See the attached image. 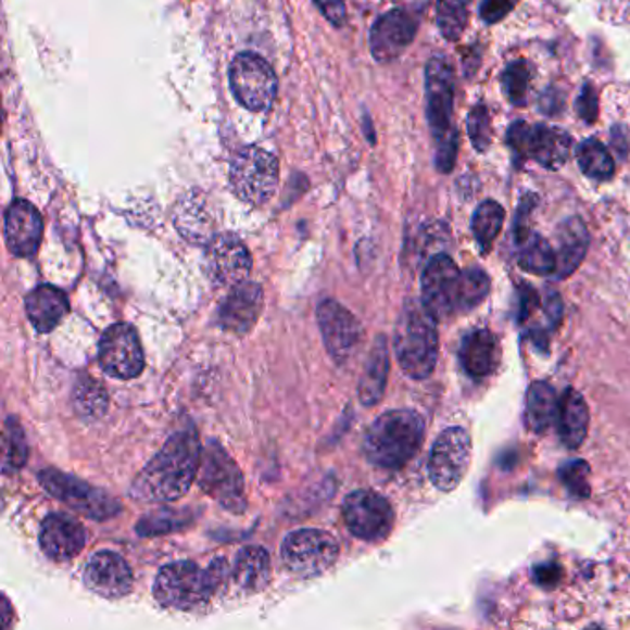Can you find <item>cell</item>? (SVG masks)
<instances>
[{
	"mask_svg": "<svg viewBox=\"0 0 630 630\" xmlns=\"http://www.w3.org/2000/svg\"><path fill=\"white\" fill-rule=\"evenodd\" d=\"M202 461L194 429L173 434L161 452L137 476L131 494L149 503H171L189 492Z\"/></svg>",
	"mask_w": 630,
	"mask_h": 630,
	"instance_id": "6da1fadb",
	"label": "cell"
},
{
	"mask_svg": "<svg viewBox=\"0 0 630 630\" xmlns=\"http://www.w3.org/2000/svg\"><path fill=\"white\" fill-rule=\"evenodd\" d=\"M426 424L420 414L407 408L381 414L366 431L363 452L377 468H403L420 450Z\"/></svg>",
	"mask_w": 630,
	"mask_h": 630,
	"instance_id": "7a4b0ae2",
	"label": "cell"
},
{
	"mask_svg": "<svg viewBox=\"0 0 630 630\" xmlns=\"http://www.w3.org/2000/svg\"><path fill=\"white\" fill-rule=\"evenodd\" d=\"M395 357L411 379L431 376L439 361L437 318L421 300H408L395 324Z\"/></svg>",
	"mask_w": 630,
	"mask_h": 630,
	"instance_id": "3957f363",
	"label": "cell"
},
{
	"mask_svg": "<svg viewBox=\"0 0 630 630\" xmlns=\"http://www.w3.org/2000/svg\"><path fill=\"white\" fill-rule=\"evenodd\" d=\"M226 563L217 560L207 571L189 560L173 563L161 569L154 582L158 603L173 610H192L210 600L223 581Z\"/></svg>",
	"mask_w": 630,
	"mask_h": 630,
	"instance_id": "277c9868",
	"label": "cell"
},
{
	"mask_svg": "<svg viewBox=\"0 0 630 630\" xmlns=\"http://www.w3.org/2000/svg\"><path fill=\"white\" fill-rule=\"evenodd\" d=\"M427 118L439 144L437 165L442 173H450L457 154V136L452 128L453 94L455 76L445 58H433L427 63Z\"/></svg>",
	"mask_w": 630,
	"mask_h": 630,
	"instance_id": "5b68a950",
	"label": "cell"
},
{
	"mask_svg": "<svg viewBox=\"0 0 630 630\" xmlns=\"http://www.w3.org/2000/svg\"><path fill=\"white\" fill-rule=\"evenodd\" d=\"M198 484L229 513L242 514L247 511V492L241 468L215 440L205 445L202 452Z\"/></svg>",
	"mask_w": 630,
	"mask_h": 630,
	"instance_id": "8992f818",
	"label": "cell"
},
{
	"mask_svg": "<svg viewBox=\"0 0 630 630\" xmlns=\"http://www.w3.org/2000/svg\"><path fill=\"white\" fill-rule=\"evenodd\" d=\"M278 179V160L260 147H247L231 160L229 184L244 204L265 205L274 197Z\"/></svg>",
	"mask_w": 630,
	"mask_h": 630,
	"instance_id": "52a82bcc",
	"label": "cell"
},
{
	"mask_svg": "<svg viewBox=\"0 0 630 630\" xmlns=\"http://www.w3.org/2000/svg\"><path fill=\"white\" fill-rule=\"evenodd\" d=\"M281 556L291 574L310 579L328 571L337 563L339 544L329 532L320 529H302L285 538Z\"/></svg>",
	"mask_w": 630,
	"mask_h": 630,
	"instance_id": "ba28073f",
	"label": "cell"
},
{
	"mask_svg": "<svg viewBox=\"0 0 630 630\" xmlns=\"http://www.w3.org/2000/svg\"><path fill=\"white\" fill-rule=\"evenodd\" d=\"M508 144L516 160H534L545 168L563 167L571 154L568 131L545 124H514L508 130Z\"/></svg>",
	"mask_w": 630,
	"mask_h": 630,
	"instance_id": "9c48e42d",
	"label": "cell"
},
{
	"mask_svg": "<svg viewBox=\"0 0 630 630\" xmlns=\"http://www.w3.org/2000/svg\"><path fill=\"white\" fill-rule=\"evenodd\" d=\"M229 86L247 110L263 112L278 94V78L270 63L254 52H242L229 67Z\"/></svg>",
	"mask_w": 630,
	"mask_h": 630,
	"instance_id": "30bf717a",
	"label": "cell"
},
{
	"mask_svg": "<svg viewBox=\"0 0 630 630\" xmlns=\"http://www.w3.org/2000/svg\"><path fill=\"white\" fill-rule=\"evenodd\" d=\"M39 481L50 495H54L56 500L62 501L76 513L84 514L87 518L102 521V519L113 518L121 511V503L113 500V495L62 471L47 468L39 474Z\"/></svg>",
	"mask_w": 630,
	"mask_h": 630,
	"instance_id": "8fae6325",
	"label": "cell"
},
{
	"mask_svg": "<svg viewBox=\"0 0 630 630\" xmlns=\"http://www.w3.org/2000/svg\"><path fill=\"white\" fill-rule=\"evenodd\" d=\"M471 439L463 427H450L440 434L429 457V477L437 489L452 492L470 468Z\"/></svg>",
	"mask_w": 630,
	"mask_h": 630,
	"instance_id": "7c38bea8",
	"label": "cell"
},
{
	"mask_svg": "<svg viewBox=\"0 0 630 630\" xmlns=\"http://www.w3.org/2000/svg\"><path fill=\"white\" fill-rule=\"evenodd\" d=\"M342 514L353 537L366 542H379L389 537L394 513L389 501L374 490H355L348 494Z\"/></svg>",
	"mask_w": 630,
	"mask_h": 630,
	"instance_id": "4fadbf2b",
	"label": "cell"
},
{
	"mask_svg": "<svg viewBox=\"0 0 630 630\" xmlns=\"http://www.w3.org/2000/svg\"><path fill=\"white\" fill-rule=\"evenodd\" d=\"M463 273L448 255H434L421 276V302L437 320H445L458 313Z\"/></svg>",
	"mask_w": 630,
	"mask_h": 630,
	"instance_id": "5bb4252c",
	"label": "cell"
},
{
	"mask_svg": "<svg viewBox=\"0 0 630 630\" xmlns=\"http://www.w3.org/2000/svg\"><path fill=\"white\" fill-rule=\"evenodd\" d=\"M100 366L115 379H134L144 370V353L136 329L128 324H113L100 339Z\"/></svg>",
	"mask_w": 630,
	"mask_h": 630,
	"instance_id": "9a60e30c",
	"label": "cell"
},
{
	"mask_svg": "<svg viewBox=\"0 0 630 630\" xmlns=\"http://www.w3.org/2000/svg\"><path fill=\"white\" fill-rule=\"evenodd\" d=\"M316 316L324 346L337 365H346L353 353H357L363 340V328L357 318L335 300H324L318 305Z\"/></svg>",
	"mask_w": 630,
	"mask_h": 630,
	"instance_id": "2e32d148",
	"label": "cell"
},
{
	"mask_svg": "<svg viewBox=\"0 0 630 630\" xmlns=\"http://www.w3.org/2000/svg\"><path fill=\"white\" fill-rule=\"evenodd\" d=\"M207 274L220 287L247 281L252 273V255L239 237L231 234L217 236L207 244Z\"/></svg>",
	"mask_w": 630,
	"mask_h": 630,
	"instance_id": "e0dca14e",
	"label": "cell"
},
{
	"mask_svg": "<svg viewBox=\"0 0 630 630\" xmlns=\"http://www.w3.org/2000/svg\"><path fill=\"white\" fill-rule=\"evenodd\" d=\"M84 582L100 597L118 600L131 592L134 574L123 556L113 551H100L87 563Z\"/></svg>",
	"mask_w": 630,
	"mask_h": 630,
	"instance_id": "ac0fdd59",
	"label": "cell"
},
{
	"mask_svg": "<svg viewBox=\"0 0 630 630\" xmlns=\"http://www.w3.org/2000/svg\"><path fill=\"white\" fill-rule=\"evenodd\" d=\"M263 311V289L254 281L234 285L231 291L220 302L218 322L224 331L247 335L254 329Z\"/></svg>",
	"mask_w": 630,
	"mask_h": 630,
	"instance_id": "d6986e66",
	"label": "cell"
},
{
	"mask_svg": "<svg viewBox=\"0 0 630 630\" xmlns=\"http://www.w3.org/2000/svg\"><path fill=\"white\" fill-rule=\"evenodd\" d=\"M416 36V21L405 10H392L377 21L370 32L371 54L377 62H392L402 56Z\"/></svg>",
	"mask_w": 630,
	"mask_h": 630,
	"instance_id": "ffe728a7",
	"label": "cell"
},
{
	"mask_svg": "<svg viewBox=\"0 0 630 630\" xmlns=\"http://www.w3.org/2000/svg\"><path fill=\"white\" fill-rule=\"evenodd\" d=\"M4 234L8 248L13 255L30 257L38 252L43 236V218L30 202L15 200L7 211Z\"/></svg>",
	"mask_w": 630,
	"mask_h": 630,
	"instance_id": "44dd1931",
	"label": "cell"
},
{
	"mask_svg": "<svg viewBox=\"0 0 630 630\" xmlns=\"http://www.w3.org/2000/svg\"><path fill=\"white\" fill-rule=\"evenodd\" d=\"M39 544L52 560H71L80 555L86 545L84 527L67 514H50L41 524Z\"/></svg>",
	"mask_w": 630,
	"mask_h": 630,
	"instance_id": "7402d4cb",
	"label": "cell"
},
{
	"mask_svg": "<svg viewBox=\"0 0 630 630\" xmlns=\"http://www.w3.org/2000/svg\"><path fill=\"white\" fill-rule=\"evenodd\" d=\"M174 224L179 234L194 244H210L215 239V218L202 192H189L179 202Z\"/></svg>",
	"mask_w": 630,
	"mask_h": 630,
	"instance_id": "603a6c76",
	"label": "cell"
},
{
	"mask_svg": "<svg viewBox=\"0 0 630 630\" xmlns=\"http://www.w3.org/2000/svg\"><path fill=\"white\" fill-rule=\"evenodd\" d=\"M26 315L39 333H50L68 313L65 292L54 285H41L26 297Z\"/></svg>",
	"mask_w": 630,
	"mask_h": 630,
	"instance_id": "cb8c5ba5",
	"label": "cell"
},
{
	"mask_svg": "<svg viewBox=\"0 0 630 630\" xmlns=\"http://www.w3.org/2000/svg\"><path fill=\"white\" fill-rule=\"evenodd\" d=\"M461 363L471 377L494 374L501 363L500 340L489 329L474 331L463 340Z\"/></svg>",
	"mask_w": 630,
	"mask_h": 630,
	"instance_id": "d4e9b609",
	"label": "cell"
},
{
	"mask_svg": "<svg viewBox=\"0 0 630 630\" xmlns=\"http://www.w3.org/2000/svg\"><path fill=\"white\" fill-rule=\"evenodd\" d=\"M588 250V229L579 218H569L558 228L556 270L558 279L568 278L579 268Z\"/></svg>",
	"mask_w": 630,
	"mask_h": 630,
	"instance_id": "484cf974",
	"label": "cell"
},
{
	"mask_svg": "<svg viewBox=\"0 0 630 630\" xmlns=\"http://www.w3.org/2000/svg\"><path fill=\"white\" fill-rule=\"evenodd\" d=\"M556 424H558V434L564 445H568L571 450L579 448L587 439L590 411H588L584 398L577 390L568 389L564 392Z\"/></svg>",
	"mask_w": 630,
	"mask_h": 630,
	"instance_id": "4316f807",
	"label": "cell"
},
{
	"mask_svg": "<svg viewBox=\"0 0 630 630\" xmlns=\"http://www.w3.org/2000/svg\"><path fill=\"white\" fill-rule=\"evenodd\" d=\"M390 358L389 346L385 337H377L371 348L370 357L366 361L365 371L358 383V398L366 407H371L381 402L387 377H389Z\"/></svg>",
	"mask_w": 630,
	"mask_h": 630,
	"instance_id": "83f0119b",
	"label": "cell"
},
{
	"mask_svg": "<svg viewBox=\"0 0 630 630\" xmlns=\"http://www.w3.org/2000/svg\"><path fill=\"white\" fill-rule=\"evenodd\" d=\"M234 579L237 587L248 593H257L265 590L270 582V556L263 547L248 545L239 551Z\"/></svg>",
	"mask_w": 630,
	"mask_h": 630,
	"instance_id": "f1b7e54d",
	"label": "cell"
},
{
	"mask_svg": "<svg viewBox=\"0 0 630 630\" xmlns=\"http://www.w3.org/2000/svg\"><path fill=\"white\" fill-rule=\"evenodd\" d=\"M560 400L550 383L537 381L527 392V424L534 433H544L558 420Z\"/></svg>",
	"mask_w": 630,
	"mask_h": 630,
	"instance_id": "f546056e",
	"label": "cell"
},
{
	"mask_svg": "<svg viewBox=\"0 0 630 630\" xmlns=\"http://www.w3.org/2000/svg\"><path fill=\"white\" fill-rule=\"evenodd\" d=\"M76 413L86 420H97L108 411V392L93 377H81L73 390Z\"/></svg>",
	"mask_w": 630,
	"mask_h": 630,
	"instance_id": "4dcf8cb0",
	"label": "cell"
},
{
	"mask_svg": "<svg viewBox=\"0 0 630 630\" xmlns=\"http://www.w3.org/2000/svg\"><path fill=\"white\" fill-rule=\"evenodd\" d=\"M519 266L527 273L551 276L556 270V252L544 237L529 236L526 242H521Z\"/></svg>",
	"mask_w": 630,
	"mask_h": 630,
	"instance_id": "1f68e13d",
	"label": "cell"
},
{
	"mask_svg": "<svg viewBox=\"0 0 630 630\" xmlns=\"http://www.w3.org/2000/svg\"><path fill=\"white\" fill-rule=\"evenodd\" d=\"M503 223H505V210L494 200H487L477 207L474 220H471V229L482 252H489L492 248L495 237L500 236Z\"/></svg>",
	"mask_w": 630,
	"mask_h": 630,
	"instance_id": "d6a6232c",
	"label": "cell"
},
{
	"mask_svg": "<svg viewBox=\"0 0 630 630\" xmlns=\"http://www.w3.org/2000/svg\"><path fill=\"white\" fill-rule=\"evenodd\" d=\"M577 160H579L582 173L587 174L588 178L605 181L614 176V160H612L610 152L597 139H588V141L582 142L579 152H577Z\"/></svg>",
	"mask_w": 630,
	"mask_h": 630,
	"instance_id": "836d02e7",
	"label": "cell"
},
{
	"mask_svg": "<svg viewBox=\"0 0 630 630\" xmlns=\"http://www.w3.org/2000/svg\"><path fill=\"white\" fill-rule=\"evenodd\" d=\"M470 0H440L437 23L448 41H457L468 25Z\"/></svg>",
	"mask_w": 630,
	"mask_h": 630,
	"instance_id": "e575fe53",
	"label": "cell"
},
{
	"mask_svg": "<svg viewBox=\"0 0 630 630\" xmlns=\"http://www.w3.org/2000/svg\"><path fill=\"white\" fill-rule=\"evenodd\" d=\"M28 453L30 452H28V444H26L20 421L10 416L4 426V458H2L4 474L20 471L28 461Z\"/></svg>",
	"mask_w": 630,
	"mask_h": 630,
	"instance_id": "d590c367",
	"label": "cell"
},
{
	"mask_svg": "<svg viewBox=\"0 0 630 630\" xmlns=\"http://www.w3.org/2000/svg\"><path fill=\"white\" fill-rule=\"evenodd\" d=\"M490 279L479 268H470L463 274L461 294H458V310L470 311L489 297Z\"/></svg>",
	"mask_w": 630,
	"mask_h": 630,
	"instance_id": "8d00e7d4",
	"label": "cell"
},
{
	"mask_svg": "<svg viewBox=\"0 0 630 630\" xmlns=\"http://www.w3.org/2000/svg\"><path fill=\"white\" fill-rule=\"evenodd\" d=\"M529 80H531V75H529V67H527L526 62L519 60V62L511 63L505 68L501 84H503V91L507 94V99L513 104H526Z\"/></svg>",
	"mask_w": 630,
	"mask_h": 630,
	"instance_id": "74e56055",
	"label": "cell"
},
{
	"mask_svg": "<svg viewBox=\"0 0 630 630\" xmlns=\"http://www.w3.org/2000/svg\"><path fill=\"white\" fill-rule=\"evenodd\" d=\"M468 131H470L474 147L479 152L489 149L490 141H492V124H490V113L487 105L477 104L471 110L470 117H468Z\"/></svg>",
	"mask_w": 630,
	"mask_h": 630,
	"instance_id": "f35d334b",
	"label": "cell"
},
{
	"mask_svg": "<svg viewBox=\"0 0 630 630\" xmlns=\"http://www.w3.org/2000/svg\"><path fill=\"white\" fill-rule=\"evenodd\" d=\"M590 466L584 461H571L560 468V479L568 487L575 497H588L590 495Z\"/></svg>",
	"mask_w": 630,
	"mask_h": 630,
	"instance_id": "ab89813d",
	"label": "cell"
},
{
	"mask_svg": "<svg viewBox=\"0 0 630 630\" xmlns=\"http://www.w3.org/2000/svg\"><path fill=\"white\" fill-rule=\"evenodd\" d=\"M516 0H482L481 17L484 23L494 25L505 20L511 10H513Z\"/></svg>",
	"mask_w": 630,
	"mask_h": 630,
	"instance_id": "60d3db41",
	"label": "cell"
},
{
	"mask_svg": "<svg viewBox=\"0 0 630 630\" xmlns=\"http://www.w3.org/2000/svg\"><path fill=\"white\" fill-rule=\"evenodd\" d=\"M537 205V198L527 194L524 202L519 205L518 217H516V226H514V234H516V241L521 244L529 239V215L532 213V207Z\"/></svg>",
	"mask_w": 630,
	"mask_h": 630,
	"instance_id": "b9f144b4",
	"label": "cell"
},
{
	"mask_svg": "<svg viewBox=\"0 0 630 630\" xmlns=\"http://www.w3.org/2000/svg\"><path fill=\"white\" fill-rule=\"evenodd\" d=\"M577 112H579L581 118H584V121L590 124L597 118V113H600V108H597V94H595V91H593V87L590 86V84L582 87L579 100H577Z\"/></svg>",
	"mask_w": 630,
	"mask_h": 630,
	"instance_id": "7bdbcfd3",
	"label": "cell"
},
{
	"mask_svg": "<svg viewBox=\"0 0 630 630\" xmlns=\"http://www.w3.org/2000/svg\"><path fill=\"white\" fill-rule=\"evenodd\" d=\"M315 4L326 15V20L331 21L335 26L344 25V20H346L344 0H315Z\"/></svg>",
	"mask_w": 630,
	"mask_h": 630,
	"instance_id": "ee69618b",
	"label": "cell"
},
{
	"mask_svg": "<svg viewBox=\"0 0 630 630\" xmlns=\"http://www.w3.org/2000/svg\"><path fill=\"white\" fill-rule=\"evenodd\" d=\"M534 581L540 587L553 588L558 584L560 577H563V569L558 568L556 564H542L534 568Z\"/></svg>",
	"mask_w": 630,
	"mask_h": 630,
	"instance_id": "f6af8a7d",
	"label": "cell"
},
{
	"mask_svg": "<svg viewBox=\"0 0 630 630\" xmlns=\"http://www.w3.org/2000/svg\"><path fill=\"white\" fill-rule=\"evenodd\" d=\"M537 303V294L532 292L531 287H526V292H521V313H519V318L524 320V318L531 315L532 307H534Z\"/></svg>",
	"mask_w": 630,
	"mask_h": 630,
	"instance_id": "bcb514c9",
	"label": "cell"
},
{
	"mask_svg": "<svg viewBox=\"0 0 630 630\" xmlns=\"http://www.w3.org/2000/svg\"><path fill=\"white\" fill-rule=\"evenodd\" d=\"M2 605L7 606V614H10V610H8V608H10V603H8L7 597L2 600ZM4 625H7V627H10V616H4Z\"/></svg>",
	"mask_w": 630,
	"mask_h": 630,
	"instance_id": "7dc6e473",
	"label": "cell"
}]
</instances>
